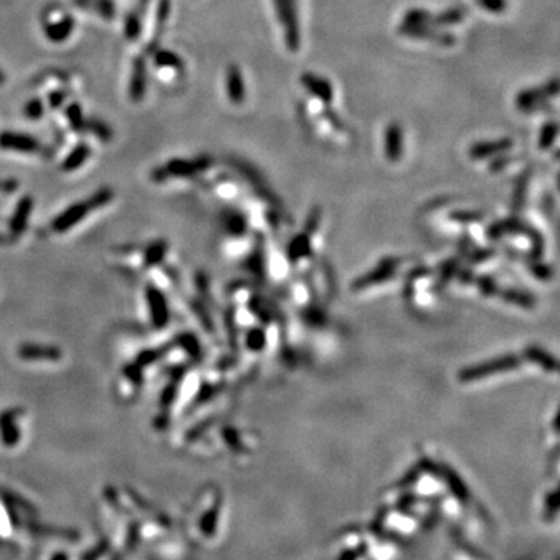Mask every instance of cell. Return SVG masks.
<instances>
[{"instance_id":"1","label":"cell","mask_w":560,"mask_h":560,"mask_svg":"<svg viewBox=\"0 0 560 560\" xmlns=\"http://www.w3.org/2000/svg\"><path fill=\"white\" fill-rule=\"evenodd\" d=\"M513 372L542 373V375H557L556 358L550 355V352H543L540 348H529L522 355H504L489 359V361L470 366V368L459 372L458 380L464 384H481L492 382L495 378H504L512 375Z\"/></svg>"},{"instance_id":"2","label":"cell","mask_w":560,"mask_h":560,"mask_svg":"<svg viewBox=\"0 0 560 560\" xmlns=\"http://www.w3.org/2000/svg\"><path fill=\"white\" fill-rule=\"evenodd\" d=\"M171 254L170 243L164 238H155L145 243L123 244L111 251V263L120 271L137 276H150L157 268L169 263Z\"/></svg>"},{"instance_id":"3","label":"cell","mask_w":560,"mask_h":560,"mask_svg":"<svg viewBox=\"0 0 560 560\" xmlns=\"http://www.w3.org/2000/svg\"><path fill=\"white\" fill-rule=\"evenodd\" d=\"M112 201H114V192L108 189V187H103V189L97 190L89 198L83 199V201L73 203L59 212L49 223V233L53 237L68 235L72 231L78 229L86 219H89L91 215L104 209Z\"/></svg>"},{"instance_id":"4","label":"cell","mask_w":560,"mask_h":560,"mask_svg":"<svg viewBox=\"0 0 560 560\" xmlns=\"http://www.w3.org/2000/svg\"><path fill=\"white\" fill-rule=\"evenodd\" d=\"M442 288L444 285L437 271L431 268L410 270V276L406 279V302L416 311L435 310Z\"/></svg>"},{"instance_id":"5","label":"cell","mask_w":560,"mask_h":560,"mask_svg":"<svg viewBox=\"0 0 560 560\" xmlns=\"http://www.w3.org/2000/svg\"><path fill=\"white\" fill-rule=\"evenodd\" d=\"M140 306H142L145 324L153 332H165L173 319L171 305L166 291L159 288L156 283L145 280L140 293Z\"/></svg>"},{"instance_id":"6","label":"cell","mask_w":560,"mask_h":560,"mask_svg":"<svg viewBox=\"0 0 560 560\" xmlns=\"http://www.w3.org/2000/svg\"><path fill=\"white\" fill-rule=\"evenodd\" d=\"M408 268H411V262L405 257L382 260V263L377 268L366 272L363 277L357 280L355 285H353V291L358 293V295H368L372 290H388L398 283L400 274Z\"/></svg>"},{"instance_id":"7","label":"cell","mask_w":560,"mask_h":560,"mask_svg":"<svg viewBox=\"0 0 560 560\" xmlns=\"http://www.w3.org/2000/svg\"><path fill=\"white\" fill-rule=\"evenodd\" d=\"M29 428V412L22 406L0 410V449L16 451L25 444Z\"/></svg>"},{"instance_id":"8","label":"cell","mask_w":560,"mask_h":560,"mask_svg":"<svg viewBox=\"0 0 560 560\" xmlns=\"http://www.w3.org/2000/svg\"><path fill=\"white\" fill-rule=\"evenodd\" d=\"M15 358L29 368H56L65 361L64 350L55 344L41 341H22L16 345Z\"/></svg>"},{"instance_id":"9","label":"cell","mask_w":560,"mask_h":560,"mask_svg":"<svg viewBox=\"0 0 560 560\" xmlns=\"http://www.w3.org/2000/svg\"><path fill=\"white\" fill-rule=\"evenodd\" d=\"M212 165L210 157H196L193 161H187V159H171L164 166H157L151 171V181L155 182H165L170 178L175 179H190L195 178L198 173H203Z\"/></svg>"},{"instance_id":"10","label":"cell","mask_w":560,"mask_h":560,"mask_svg":"<svg viewBox=\"0 0 560 560\" xmlns=\"http://www.w3.org/2000/svg\"><path fill=\"white\" fill-rule=\"evenodd\" d=\"M274 3L279 21L285 31V42L291 52H297L301 47V30H299L295 0H274Z\"/></svg>"},{"instance_id":"11","label":"cell","mask_w":560,"mask_h":560,"mask_svg":"<svg viewBox=\"0 0 560 560\" xmlns=\"http://www.w3.org/2000/svg\"><path fill=\"white\" fill-rule=\"evenodd\" d=\"M33 205H35V203H33L31 196H22L19 199L15 212L11 213L8 221H6V243H16L17 240L24 237V233L29 229Z\"/></svg>"},{"instance_id":"12","label":"cell","mask_w":560,"mask_h":560,"mask_svg":"<svg viewBox=\"0 0 560 560\" xmlns=\"http://www.w3.org/2000/svg\"><path fill=\"white\" fill-rule=\"evenodd\" d=\"M398 33H402V35L408 36V38L425 39V41L435 42V44H439V45H455L456 44L455 35H451V33H449V31L439 30L437 26H433V25H428V24H423V25H400Z\"/></svg>"},{"instance_id":"13","label":"cell","mask_w":560,"mask_h":560,"mask_svg":"<svg viewBox=\"0 0 560 560\" xmlns=\"http://www.w3.org/2000/svg\"><path fill=\"white\" fill-rule=\"evenodd\" d=\"M0 150L22 153V155H35V153L41 151V143L30 134L3 131L0 132Z\"/></svg>"},{"instance_id":"14","label":"cell","mask_w":560,"mask_h":560,"mask_svg":"<svg viewBox=\"0 0 560 560\" xmlns=\"http://www.w3.org/2000/svg\"><path fill=\"white\" fill-rule=\"evenodd\" d=\"M557 92H559V81H557V78H554V79H551L550 83L543 84L542 88H532V89H524L522 92H518L515 97V103L518 106V109L529 111V109H534L538 103L545 102L546 98L557 95Z\"/></svg>"},{"instance_id":"15","label":"cell","mask_w":560,"mask_h":560,"mask_svg":"<svg viewBox=\"0 0 560 560\" xmlns=\"http://www.w3.org/2000/svg\"><path fill=\"white\" fill-rule=\"evenodd\" d=\"M301 83L304 84V88L311 92L313 95L318 97L322 103L330 104L333 100V86L329 79L324 77H319L316 73L305 72L301 77Z\"/></svg>"},{"instance_id":"16","label":"cell","mask_w":560,"mask_h":560,"mask_svg":"<svg viewBox=\"0 0 560 560\" xmlns=\"http://www.w3.org/2000/svg\"><path fill=\"white\" fill-rule=\"evenodd\" d=\"M513 146V140L509 137H503L498 140H484V142H478L470 146L469 156L473 159H484L495 155H501V153L509 151Z\"/></svg>"},{"instance_id":"17","label":"cell","mask_w":560,"mask_h":560,"mask_svg":"<svg viewBox=\"0 0 560 560\" xmlns=\"http://www.w3.org/2000/svg\"><path fill=\"white\" fill-rule=\"evenodd\" d=\"M384 155L391 162L400 161L403 155V130L400 123L392 122L384 131Z\"/></svg>"},{"instance_id":"18","label":"cell","mask_w":560,"mask_h":560,"mask_svg":"<svg viewBox=\"0 0 560 560\" xmlns=\"http://www.w3.org/2000/svg\"><path fill=\"white\" fill-rule=\"evenodd\" d=\"M146 91V63L143 56H136L130 79V97L134 103L142 102Z\"/></svg>"},{"instance_id":"19","label":"cell","mask_w":560,"mask_h":560,"mask_svg":"<svg viewBox=\"0 0 560 560\" xmlns=\"http://www.w3.org/2000/svg\"><path fill=\"white\" fill-rule=\"evenodd\" d=\"M226 86H228V97L233 104H242L246 98L244 81L242 70L238 65L231 64L226 72Z\"/></svg>"},{"instance_id":"20","label":"cell","mask_w":560,"mask_h":560,"mask_svg":"<svg viewBox=\"0 0 560 560\" xmlns=\"http://www.w3.org/2000/svg\"><path fill=\"white\" fill-rule=\"evenodd\" d=\"M73 29H75V21L70 16H64L56 22H47L44 25V33L49 41L63 42L72 35Z\"/></svg>"},{"instance_id":"21","label":"cell","mask_w":560,"mask_h":560,"mask_svg":"<svg viewBox=\"0 0 560 560\" xmlns=\"http://www.w3.org/2000/svg\"><path fill=\"white\" fill-rule=\"evenodd\" d=\"M91 157V146L86 143H78L75 148H73L61 164V170L65 173L75 171L78 169L88 162V159Z\"/></svg>"},{"instance_id":"22","label":"cell","mask_w":560,"mask_h":560,"mask_svg":"<svg viewBox=\"0 0 560 560\" xmlns=\"http://www.w3.org/2000/svg\"><path fill=\"white\" fill-rule=\"evenodd\" d=\"M465 13L467 11H465L464 6H455V8L445 10L442 13H439V15H436V16H430L428 25L446 26V25L458 24V22H461L462 19L465 17Z\"/></svg>"},{"instance_id":"23","label":"cell","mask_w":560,"mask_h":560,"mask_svg":"<svg viewBox=\"0 0 560 560\" xmlns=\"http://www.w3.org/2000/svg\"><path fill=\"white\" fill-rule=\"evenodd\" d=\"M155 63L157 68H166V69H176L181 70L184 68L182 59L179 55L165 49H157L155 53Z\"/></svg>"},{"instance_id":"24","label":"cell","mask_w":560,"mask_h":560,"mask_svg":"<svg viewBox=\"0 0 560 560\" xmlns=\"http://www.w3.org/2000/svg\"><path fill=\"white\" fill-rule=\"evenodd\" d=\"M84 128L89 130L93 136H95L98 140H102V142H104V143L111 142L112 136H114V132H112L109 126L104 122H102V120H97V118L86 120Z\"/></svg>"},{"instance_id":"25","label":"cell","mask_w":560,"mask_h":560,"mask_svg":"<svg viewBox=\"0 0 560 560\" xmlns=\"http://www.w3.org/2000/svg\"><path fill=\"white\" fill-rule=\"evenodd\" d=\"M125 36L128 41H137L140 33H142V21L136 11H131L130 15L125 17V26H123Z\"/></svg>"},{"instance_id":"26","label":"cell","mask_w":560,"mask_h":560,"mask_svg":"<svg viewBox=\"0 0 560 560\" xmlns=\"http://www.w3.org/2000/svg\"><path fill=\"white\" fill-rule=\"evenodd\" d=\"M65 117H68V120H69L70 128L75 132H81L86 130L84 128L86 120L83 117L81 106H79L78 103H72L70 106H68V109H65Z\"/></svg>"},{"instance_id":"27","label":"cell","mask_w":560,"mask_h":560,"mask_svg":"<svg viewBox=\"0 0 560 560\" xmlns=\"http://www.w3.org/2000/svg\"><path fill=\"white\" fill-rule=\"evenodd\" d=\"M557 132H559V125L556 122L545 123L542 131H540V139H538L540 148L548 150L550 146L554 143V140L557 137Z\"/></svg>"},{"instance_id":"28","label":"cell","mask_w":560,"mask_h":560,"mask_svg":"<svg viewBox=\"0 0 560 560\" xmlns=\"http://www.w3.org/2000/svg\"><path fill=\"white\" fill-rule=\"evenodd\" d=\"M430 11L422 8H412L406 11L402 25H423L430 21Z\"/></svg>"},{"instance_id":"29","label":"cell","mask_w":560,"mask_h":560,"mask_svg":"<svg viewBox=\"0 0 560 560\" xmlns=\"http://www.w3.org/2000/svg\"><path fill=\"white\" fill-rule=\"evenodd\" d=\"M92 10H95L106 21H111V19L116 17V5L112 0H93Z\"/></svg>"},{"instance_id":"30","label":"cell","mask_w":560,"mask_h":560,"mask_svg":"<svg viewBox=\"0 0 560 560\" xmlns=\"http://www.w3.org/2000/svg\"><path fill=\"white\" fill-rule=\"evenodd\" d=\"M44 114V103L41 98H31L30 102H26L24 106V116L30 120H38L41 118Z\"/></svg>"},{"instance_id":"31","label":"cell","mask_w":560,"mask_h":560,"mask_svg":"<svg viewBox=\"0 0 560 560\" xmlns=\"http://www.w3.org/2000/svg\"><path fill=\"white\" fill-rule=\"evenodd\" d=\"M171 10V2L170 0H159L157 3V13H156V22L157 26H162L165 24L166 19L170 16Z\"/></svg>"},{"instance_id":"32","label":"cell","mask_w":560,"mask_h":560,"mask_svg":"<svg viewBox=\"0 0 560 560\" xmlns=\"http://www.w3.org/2000/svg\"><path fill=\"white\" fill-rule=\"evenodd\" d=\"M476 2L490 13H503L508 8V0H476Z\"/></svg>"},{"instance_id":"33","label":"cell","mask_w":560,"mask_h":560,"mask_svg":"<svg viewBox=\"0 0 560 560\" xmlns=\"http://www.w3.org/2000/svg\"><path fill=\"white\" fill-rule=\"evenodd\" d=\"M64 100H65V93L63 91H55V92L49 93V104L53 109L59 108V106L64 103Z\"/></svg>"},{"instance_id":"34","label":"cell","mask_w":560,"mask_h":560,"mask_svg":"<svg viewBox=\"0 0 560 560\" xmlns=\"http://www.w3.org/2000/svg\"><path fill=\"white\" fill-rule=\"evenodd\" d=\"M17 190V182L13 181V179H5V181H0V193L3 195H11Z\"/></svg>"},{"instance_id":"35","label":"cell","mask_w":560,"mask_h":560,"mask_svg":"<svg viewBox=\"0 0 560 560\" xmlns=\"http://www.w3.org/2000/svg\"><path fill=\"white\" fill-rule=\"evenodd\" d=\"M513 161V157H508V156H503V157H498V159H495V161H493L492 164H490V171H499V170H503L506 165L508 164H511Z\"/></svg>"},{"instance_id":"36","label":"cell","mask_w":560,"mask_h":560,"mask_svg":"<svg viewBox=\"0 0 560 560\" xmlns=\"http://www.w3.org/2000/svg\"><path fill=\"white\" fill-rule=\"evenodd\" d=\"M5 79H6V78H5V73H3L2 70H0V84H3Z\"/></svg>"}]
</instances>
